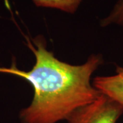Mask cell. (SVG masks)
<instances>
[{"label": "cell", "mask_w": 123, "mask_h": 123, "mask_svg": "<svg viewBox=\"0 0 123 123\" xmlns=\"http://www.w3.org/2000/svg\"><path fill=\"white\" fill-rule=\"evenodd\" d=\"M35 55V64L30 70L11 66L0 67V73L16 75L28 81L34 89L30 105L19 114L21 123H57L67 120L78 108L92 103L101 92L90 83L94 71L103 64L101 55L92 54L81 65H72L58 60L47 49L46 40L38 36L28 40Z\"/></svg>", "instance_id": "obj_1"}, {"label": "cell", "mask_w": 123, "mask_h": 123, "mask_svg": "<svg viewBox=\"0 0 123 123\" xmlns=\"http://www.w3.org/2000/svg\"><path fill=\"white\" fill-rule=\"evenodd\" d=\"M123 114V105L101 93L92 103L70 115L68 123H116Z\"/></svg>", "instance_id": "obj_2"}, {"label": "cell", "mask_w": 123, "mask_h": 123, "mask_svg": "<svg viewBox=\"0 0 123 123\" xmlns=\"http://www.w3.org/2000/svg\"><path fill=\"white\" fill-rule=\"evenodd\" d=\"M92 86L101 93L123 105V67L118 66L114 75L95 77Z\"/></svg>", "instance_id": "obj_3"}, {"label": "cell", "mask_w": 123, "mask_h": 123, "mask_svg": "<svg viewBox=\"0 0 123 123\" xmlns=\"http://www.w3.org/2000/svg\"><path fill=\"white\" fill-rule=\"evenodd\" d=\"M83 0H32L38 7L60 10L67 13L73 14Z\"/></svg>", "instance_id": "obj_4"}, {"label": "cell", "mask_w": 123, "mask_h": 123, "mask_svg": "<svg viewBox=\"0 0 123 123\" xmlns=\"http://www.w3.org/2000/svg\"><path fill=\"white\" fill-rule=\"evenodd\" d=\"M100 25L103 27L111 25H116L123 27V0L118 1L110 14L101 19Z\"/></svg>", "instance_id": "obj_5"}]
</instances>
